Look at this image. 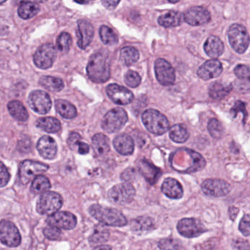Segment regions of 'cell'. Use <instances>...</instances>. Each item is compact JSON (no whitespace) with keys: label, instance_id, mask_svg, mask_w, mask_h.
<instances>
[{"label":"cell","instance_id":"cell-48","mask_svg":"<svg viewBox=\"0 0 250 250\" xmlns=\"http://www.w3.org/2000/svg\"><path fill=\"white\" fill-rule=\"evenodd\" d=\"M239 112H243V114H244V117H247L245 103L241 102V101H238V102H235L233 107L231 109V113L232 114L234 118H235L236 115H238V113H239Z\"/></svg>","mask_w":250,"mask_h":250},{"label":"cell","instance_id":"cell-41","mask_svg":"<svg viewBox=\"0 0 250 250\" xmlns=\"http://www.w3.org/2000/svg\"><path fill=\"white\" fill-rule=\"evenodd\" d=\"M71 42H72V39H71L70 34L65 32L61 33L58 36V41H57L58 50L62 53H68L70 47H71Z\"/></svg>","mask_w":250,"mask_h":250},{"label":"cell","instance_id":"cell-60","mask_svg":"<svg viewBox=\"0 0 250 250\" xmlns=\"http://www.w3.org/2000/svg\"><path fill=\"white\" fill-rule=\"evenodd\" d=\"M7 0H0V5H2L4 2H6Z\"/></svg>","mask_w":250,"mask_h":250},{"label":"cell","instance_id":"cell-40","mask_svg":"<svg viewBox=\"0 0 250 250\" xmlns=\"http://www.w3.org/2000/svg\"><path fill=\"white\" fill-rule=\"evenodd\" d=\"M208 130L213 138L219 139L222 138L225 134V128L220 122L218 120L213 118L210 119L208 124Z\"/></svg>","mask_w":250,"mask_h":250},{"label":"cell","instance_id":"cell-46","mask_svg":"<svg viewBox=\"0 0 250 250\" xmlns=\"http://www.w3.org/2000/svg\"><path fill=\"white\" fill-rule=\"evenodd\" d=\"M235 75L241 80H248L250 77V68L245 65H238L234 69Z\"/></svg>","mask_w":250,"mask_h":250},{"label":"cell","instance_id":"cell-22","mask_svg":"<svg viewBox=\"0 0 250 250\" xmlns=\"http://www.w3.org/2000/svg\"><path fill=\"white\" fill-rule=\"evenodd\" d=\"M115 150L123 156H129L134 153V143L132 137L126 134H119L113 140Z\"/></svg>","mask_w":250,"mask_h":250},{"label":"cell","instance_id":"cell-1","mask_svg":"<svg viewBox=\"0 0 250 250\" xmlns=\"http://www.w3.org/2000/svg\"><path fill=\"white\" fill-rule=\"evenodd\" d=\"M172 168L181 173H194L204 169L206 162L201 154L188 148L178 149L170 157Z\"/></svg>","mask_w":250,"mask_h":250},{"label":"cell","instance_id":"cell-28","mask_svg":"<svg viewBox=\"0 0 250 250\" xmlns=\"http://www.w3.org/2000/svg\"><path fill=\"white\" fill-rule=\"evenodd\" d=\"M232 89V87L230 84L216 82L210 84L209 87V96L215 100H221L226 97L230 93Z\"/></svg>","mask_w":250,"mask_h":250},{"label":"cell","instance_id":"cell-36","mask_svg":"<svg viewBox=\"0 0 250 250\" xmlns=\"http://www.w3.org/2000/svg\"><path fill=\"white\" fill-rule=\"evenodd\" d=\"M40 7L36 2H29L21 4L19 7L18 14L23 20H29L37 15Z\"/></svg>","mask_w":250,"mask_h":250},{"label":"cell","instance_id":"cell-35","mask_svg":"<svg viewBox=\"0 0 250 250\" xmlns=\"http://www.w3.org/2000/svg\"><path fill=\"white\" fill-rule=\"evenodd\" d=\"M169 135L171 140L175 143H184L188 140L189 133L185 125L183 124H176L171 127Z\"/></svg>","mask_w":250,"mask_h":250},{"label":"cell","instance_id":"cell-42","mask_svg":"<svg viewBox=\"0 0 250 250\" xmlns=\"http://www.w3.org/2000/svg\"><path fill=\"white\" fill-rule=\"evenodd\" d=\"M124 81L125 84L130 87H138L141 83V77L138 73L134 71H128L124 77Z\"/></svg>","mask_w":250,"mask_h":250},{"label":"cell","instance_id":"cell-51","mask_svg":"<svg viewBox=\"0 0 250 250\" xmlns=\"http://www.w3.org/2000/svg\"><path fill=\"white\" fill-rule=\"evenodd\" d=\"M104 6L108 10H113L118 6L121 0H102Z\"/></svg>","mask_w":250,"mask_h":250},{"label":"cell","instance_id":"cell-34","mask_svg":"<svg viewBox=\"0 0 250 250\" xmlns=\"http://www.w3.org/2000/svg\"><path fill=\"white\" fill-rule=\"evenodd\" d=\"M140 53L135 48L127 46L121 49L120 60L125 66H131L138 61Z\"/></svg>","mask_w":250,"mask_h":250},{"label":"cell","instance_id":"cell-57","mask_svg":"<svg viewBox=\"0 0 250 250\" xmlns=\"http://www.w3.org/2000/svg\"><path fill=\"white\" fill-rule=\"evenodd\" d=\"M74 1L79 4H84L86 2L85 0H74Z\"/></svg>","mask_w":250,"mask_h":250},{"label":"cell","instance_id":"cell-10","mask_svg":"<svg viewBox=\"0 0 250 250\" xmlns=\"http://www.w3.org/2000/svg\"><path fill=\"white\" fill-rule=\"evenodd\" d=\"M57 49L52 43H45L38 49L34 55V62L41 69H48L55 62Z\"/></svg>","mask_w":250,"mask_h":250},{"label":"cell","instance_id":"cell-30","mask_svg":"<svg viewBox=\"0 0 250 250\" xmlns=\"http://www.w3.org/2000/svg\"><path fill=\"white\" fill-rule=\"evenodd\" d=\"M8 109L13 118L20 122H26L28 120L29 114L21 102L12 101L8 104Z\"/></svg>","mask_w":250,"mask_h":250},{"label":"cell","instance_id":"cell-24","mask_svg":"<svg viewBox=\"0 0 250 250\" xmlns=\"http://www.w3.org/2000/svg\"><path fill=\"white\" fill-rule=\"evenodd\" d=\"M162 191L165 195L171 199H180L184 195L182 186L177 180L166 178L162 185Z\"/></svg>","mask_w":250,"mask_h":250},{"label":"cell","instance_id":"cell-59","mask_svg":"<svg viewBox=\"0 0 250 250\" xmlns=\"http://www.w3.org/2000/svg\"><path fill=\"white\" fill-rule=\"evenodd\" d=\"M35 1H36V2H44L47 0H35Z\"/></svg>","mask_w":250,"mask_h":250},{"label":"cell","instance_id":"cell-45","mask_svg":"<svg viewBox=\"0 0 250 250\" xmlns=\"http://www.w3.org/2000/svg\"><path fill=\"white\" fill-rule=\"evenodd\" d=\"M11 175L8 168L2 162H0V188L5 187L9 182Z\"/></svg>","mask_w":250,"mask_h":250},{"label":"cell","instance_id":"cell-56","mask_svg":"<svg viewBox=\"0 0 250 250\" xmlns=\"http://www.w3.org/2000/svg\"><path fill=\"white\" fill-rule=\"evenodd\" d=\"M95 249H112L109 246H100V247H95Z\"/></svg>","mask_w":250,"mask_h":250},{"label":"cell","instance_id":"cell-9","mask_svg":"<svg viewBox=\"0 0 250 250\" xmlns=\"http://www.w3.org/2000/svg\"><path fill=\"white\" fill-rule=\"evenodd\" d=\"M49 167L46 164L41 163L32 160H25L20 165V178L23 184H27L36 178L37 175L49 169Z\"/></svg>","mask_w":250,"mask_h":250},{"label":"cell","instance_id":"cell-54","mask_svg":"<svg viewBox=\"0 0 250 250\" xmlns=\"http://www.w3.org/2000/svg\"><path fill=\"white\" fill-rule=\"evenodd\" d=\"M238 211H239V209L238 208L235 207H230L229 209V217L232 219V221L235 219V217L237 216V214H238Z\"/></svg>","mask_w":250,"mask_h":250},{"label":"cell","instance_id":"cell-53","mask_svg":"<svg viewBox=\"0 0 250 250\" xmlns=\"http://www.w3.org/2000/svg\"><path fill=\"white\" fill-rule=\"evenodd\" d=\"M234 245H235L234 247V248L235 249H247V250L250 249L249 243L246 241H237L236 243L234 244Z\"/></svg>","mask_w":250,"mask_h":250},{"label":"cell","instance_id":"cell-50","mask_svg":"<svg viewBox=\"0 0 250 250\" xmlns=\"http://www.w3.org/2000/svg\"><path fill=\"white\" fill-rule=\"evenodd\" d=\"M30 146H31V142L28 139H23L18 143V149L20 151L27 153L30 151Z\"/></svg>","mask_w":250,"mask_h":250},{"label":"cell","instance_id":"cell-23","mask_svg":"<svg viewBox=\"0 0 250 250\" xmlns=\"http://www.w3.org/2000/svg\"><path fill=\"white\" fill-rule=\"evenodd\" d=\"M138 168L140 173L151 185H153L162 175L160 169L146 159H143L139 162Z\"/></svg>","mask_w":250,"mask_h":250},{"label":"cell","instance_id":"cell-3","mask_svg":"<svg viewBox=\"0 0 250 250\" xmlns=\"http://www.w3.org/2000/svg\"><path fill=\"white\" fill-rule=\"evenodd\" d=\"M89 213L104 225L120 228L127 224L125 216L121 211L112 208L95 204L90 206Z\"/></svg>","mask_w":250,"mask_h":250},{"label":"cell","instance_id":"cell-27","mask_svg":"<svg viewBox=\"0 0 250 250\" xmlns=\"http://www.w3.org/2000/svg\"><path fill=\"white\" fill-rule=\"evenodd\" d=\"M184 21V15L178 11H169L158 20L159 25L165 28L178 27Z\"/></svg>","mask_w":250,"mask_h":250},{"label":"cell","instance_id":"cell-6","mask_svg":"<svg viewBox=\"0 0 250 250\" xmlns=\"http://www.w3.org/2000/svg\"><path fill=\"white\" fill-rule=\"evenodd\" d=\"M63 200L61 194L55 191H45L42 193L38 200L36 210L42 215H50L58 212L62 207Z\"/></svg>","mask_w":250,"mask_h":250},{"label":"cell","instance_id":"cell-32","mask_svg":"<svg viewBox=\"0 0 250 250\" xmlns=\"http://www.w3.org/2000/svg\"><path fill=\"white\" fill-rule=\"evenodd\" d=\"M55 109L57 112L66 119H72L77 115V110L75 106L68 101L58 99L55 102Z\"/></svg>","mask_w":250,"mask_h":250},{"label":"cell","instance_id":"cell-55","mask_svg":"<svg viewBox=\"0 0 250 250\" xmlns=\"http://www.w3.org/2000/svg\"><path fill=\"white\" fill-rule=\"evenodd\" d=\"M29 1H30V0H14L16 5H21V4L29 2Z\"/></svg>","mask_w":250,"mask_h":250},{"label":"cell","instance_id":"cell-58","mask_svg":"<svg viewBox=\"0 0 250 250\" xmlns=\"http://www.w3.org/2000/svg\"><path fill=\"white\" fill-rule=\"evenodd\" d=\"M171 3H177V2H179L180 0H167Z\"/></svg>","mask_w":250,"mask_h":250},{"label":"cell","instance_id":"cell-18","mask_svg":"<svg viewBox=\"0 0 250 250\" xmlns=\"http://www.w3.org/2000/svg\"><path fill=\"white\" fill-rule=\"evenodd\" d=\"M184 20L189 25H203L210 21V14L209 11L203 7H192L187 10L184 14Z\"/></svg>","mask_w":250,"mask_h":250},{"label":"cell","instance_id":"cell-33","mask_svg":"<svg viewBox=\"0 0 250 250\" xmlns=\"http://www.w3.org/2000/svg\"><path fill=\"white\" fill-rule=\"evenodd\" d=\"M39 83L42 87L51 92H60L64 88L63 81L58 77L44 76L40 79Z\"/></svg>","mask_w":250,"mask_h":250},{"label":"cell","instance_id":"cell-26","mask_svg":"<svg viewBox=\"0 0 250 250\" xmlns=\"http://www.w3.org/2000/svg\"><path fill=\"white\" fill-rule=\"evenodd\" d=\"M131 228L137 233H147L154 229V220L149 216H139L132 220Z\"/></svg>","mask_w":250,"mask_h":250},{"label":"cell","instance_id":"cell-14","mask_svg":"<svg viewBox=\"0 0 250 250\" xmlns=\"http://www.w3.org/2000/svg\"><path fill=\"white\" fill-rule=\"evenodd\" d=\"M28 103L33 111L41 115L48 113L52 106L50 96L42 90L32 92L29 96Z\"/></svg>","mask_w":250,"mask_h":250},{"label":"cell","instance_id":"cell-49","mask_svg":"<svg viewBox=\"0 0 250 250\" xmlns=\"http://www.w3.org/2000/svg\"><path fill=\"white\" fill-rule=\"evenodd\" d=\"M81 136L79 133H71L68 139V144L70 148L72 149V150L77 149V145H78L79 142L81 141Z\"/></svg>","mask_w":250,"mask_h":250},{"label":"cell","instance_id":"cell-29","mask_svg":"<svg viewBox=\"0 0 250 250\" xmlns=\"http://www.w3.org/2000/svg\"><path fill=\"white\" fill-rule=\"evenodd\" d=\"M93 150L99 156H105L110 150L109 140L103 134H96L92 139Z\"/></svg>","mask_w":250,"mask_h":250},{"label":"cell","instance_id":"cell-13","mask_svg":"<svg viewBox=\"0 0 250 250\" xmlns=\"http://www.w3.org/2000/svg\"><path fill=\"white\" fill-rule=\"evenodd\" d=\"M201 188L208 197H221L229 194L232 188L229 183L223 180L208 179L203 181Z\"/></svg>","mask_w":250,"mask_h":250},{"label":"cell","instance_id":"cell-37","mask_svg":"<svg viewBox=\"0 0 250 250\" xmlns=\"http://www.w3.org/2000/svg\"><path fill=\"white\" fill-rule=\"evenodd\" d=\"M110 233L109 230L101 225L95 228L93 233L89 238V242L91 245H100L109 240Z\"/></svg>","mask_w":250,"mask_h":250},{"label":"cell","instance_id":"cell-8","mask_svg":"<svg viewBox=\"0 0 250 250\" xmlns=\"http://www.w3.org/2000/svg\"><path fill=\"white\" fill-rule=\"evenodd\" d=\"M0 241L9 247L20 245L21 237L17 227L8 220L0 221Z\"/></svg>","mask_w":250,"mask_h":250},{"label":"cell","instance_id":"cell-7","mask_svg":"<svg viewBox=\"0 0 250 250\" xmlns=\"http://www.w3.org/2000/svg\"><path fill=\"white\" fill-rule=\"evenodd\" d=\"M128 115L124 109L115 108L109 111L102 120V127L106 132L119 131L128 121Z\"/></svg>","mask_w":250,"mask_h":250},{"label":"cell","instance_id":"cell-15","mask_svg":"<svg viewBox=\"0 0 250 250\" xmlns=\"http://www.w3.org/2000/svg\"><path fill=\"white\" fill-rule=\"evenodd\" d=\"M154 69L156 79L161 84L169 86L174 84L175 80V71L169 62L159 58L155 61Z\"/></svg>","mask_w":250,"mask_h":250},{"label":"cell","instance_id":"cell-4","mask_svg":"<svg viewBox=\"0 0 250 250\" xmlns=\"http://www.w3.org/2000/svg\"><path fill=\"white\" fill-rule=\"evenodd\" d=\"M142 121L147 130L154 135H162L169 128V123L165 115L156 109H147L143 112Z\"/></svg>","mask_w":250,"mask_h":250},{"label":"cell","instance_id":"cell-11","mask_svg":"<svg viewBox=\"0 0 250 250\" xmlns=\"http://www.w3.org/2000/svg\"><path fill=\"white\" fill-rule=\"evenodd\" d=\"M135 194V188L131 184L123 183L111 188L108 192V197L113 203L125 204L130 203L134 199Z\"/></svg>","mask_w":250,"mask_h":250},{"label":"cell","instance_id":"cell-2","mask_svg":"<svg viewBox=\"0 0 250 250\" xmlns=\"http://www.w3.org/2000/svg\"><path fill=\"white\" fill-rule=\"evenodd\" d=\"M87 76L96 83H106L110 78V60L105 51L91 55L87 66Z\"/></svg>","mask_w":250,"mask_h":250},{"label":"cell","instance_id":"cell-47","mask_svg":"<svg viewBox=\"0 0 250 250\" xmlns=\"http://www.w3.org/2000/svg\"><path fill=\"white\" fill-rule=\"evenodd\" d=\"M250 215L247 214L241 219L240 222L239 230L244 236H249L250 235Z\"/></svg>","mask_w":250,"mask_h":250},{"label":"cell","instance_id":"cell-16","mask_svg":"<svg viewBox=\"0 0 250 250\" xmlns=\"http://www.w3.org/2000/svg\"><path fill=\"white\" fill-rule=\"evenodd\" d=\"M46 222L50 226L58 229H71L75 228L77 224V217L73 213L68 211H59L49 216Z\"/></svg>","mask_w":250,"mask_h":250},{"label":"cell","instance_id":"cell-19","mask_svg":"<svg viewBox=\"0 0 250 250\" xmlns=\"http://www.w3.org/2000/svg\"><path fill=\"white\" fill-rule=\"evenodd\" d=\"M223 71L222 63L217 60L206 61L197 70V75L203 80H209L216 78Z\"/></svg>","mask_w":250,"mask_h":250},{"label":"cell","instance_id":"cell-12","mask_svg":"<svg viewBox=\"0 0 250 250\" xmlns=\"http://www.w3.org/2000/svg\"><path fill=\"white\" fill-rule=\"evenodd\" d=\"M177 229L182 236L187 238H196L207 231L203 224L194 218L181 219L177 225Z\"/></svg>","mask_w":250,"mask_h":250},{"label":"cell","instance_id":"cell-44","mask_svg":"<svg viewBox=\"0 0 250 250\" xmlns=\"http://www.w3.org/2000/svg\"><path fill=\"white\" fill-rule=\"evenodd\" d=\"M61 229L55 228V227L49 226L46 227L43 229V234L49 240H58L61 236Z\"/></svg>","mask_w":250,"mask_h":250},{"label":"cell","instance_id":"cell-39","mask_svg":"<svg viewBox=\"0 0 250 250\" xmlns=\"http://www.w3.org/2000/svg\"><path fill=\"white\" fill-rule=\"evenodd\" d=\"M101 39L104 44L115 46L118 43V37L115 32L107 26L103 25L99 30Z\"/></svg>","mask_w":250,"mask_h":250},{"label":"cell","instance_id":"cell-5","mask_svg":"<svg viewBox=\"0 0 250 250\" xmlns=\"http://www.w3.org/2000/svg\"><path fill=\"white\" fill-rule=\"evenodd\" d=\"M228 36L229 44L237 53H244L248 49L250 36L244 26L238 24H232L228 30Z\"/></svg>","mask_w":250,"mask_h":250},{"label":"cell","instance_id":"cell-31","mask_svg":"<svg viewBox=\"0 0 250 250\" xmlns=\"http://www.w3.org/2000/svg\"><path fill=\"white\" fill-rule=\"evenodd\" d=\"M38 128L48 133H57L61 130V124L59 120L53 117L41 118L36 122Z\"/></svg>","mask_w":250,"mask_h":250},{"label":"cell","instance_id":"cell-43","mask_svg":"<svg viewBox=\"0 0 250 250\" xmlns=\"http://www.w3.org/2000/svg\"><path fill=\"white\" fill-rule=\"evenodd\" d=\"M159 247L162 250H178L182 248L181 244L178 241L171 238L161 240L159 243Z\"/></svg>","mask_w":250,"mask_h":250},{"label":"cell","instance_id":"cell-38","mask_svg":"<svg viewBox=\"0 0 250 250\" xmlns=\"http://www.w3.org/2000/svg\"><path fill=\"white\" fill-rule=\"evenodd\" d=\"M51 188L49 178L45 175H39L33 179L30 191L35 194H42Z\"/></svg>","mask_w":250,"mask_h":250},{"label":"cell","instance_id":"cell-21","mask_svg":"<svg viewBox=\"0 0 250 250\" xmlns=\"http://www.w3.org/2000/svg\"><path fill=\"white\" fill-rule=\"evenodd\" d=\"M37 150L44 159H53L58 153V146L52 137L43 136L38 142Z\"/></svg>","mask_w":250,"mask_h":250},{"label":"cell","instance_id":"cell-25","mask_svg":"<svg viewBox=\"0 0 250 250\" xmlns=\"http://www.w3.org/2000/svg\"><path fill=\"white\" fill-rule=\"evenodd\" d=\"M204 50L210 58H217L223 54L225 46L219 38L212 36L206 40L204 44Z\"/></svg>","mask_w":250,"mask_h":250},{"label":"cell","instance_id":"cell-52","mask_svg":"<svg viewBox=\"0 0 250 250\" xmlns=\"http://www.w3.org/2000/svg\"><path fill=\"white\" fill-rule=\"evenodd\" d=\"M77 150L80 154L86 155L90 151V147L87 143L80 141L77 145Z\"/></svg>","mask_w":250,"mask_h":250},{"label":"cell","instance_id":"cell-20","mask_svg":"<svg viewBox=\"0 0 250 250\" xmlns=\"http://www.w3.org/2000/svg\"><path fill=\"white\" fill-rule=\"evenodd\" d=\"M94 36V28L89 21L86 20L78 21V46L80 49H85L91 43Z\"/></svg>","mask_w":250,"mask_h":250},{"label":"cell","instance_id":"cell-17","mask_svg":"<svg viewBox=\"0 0 250 250\" xmlns=\"http://www.w3.org/2000/svg\"><path fill=\"white\" fill-rule=\"evenodd\" d=\"M106 91L109 99L116 104H129L134 99V95L129 90L118 84H109L106 87Z\"/></svg>","mask_w":250,"mask_h":250}]
</instances>
